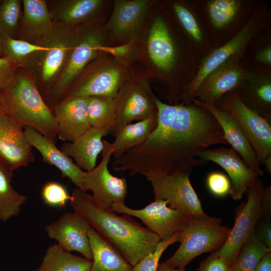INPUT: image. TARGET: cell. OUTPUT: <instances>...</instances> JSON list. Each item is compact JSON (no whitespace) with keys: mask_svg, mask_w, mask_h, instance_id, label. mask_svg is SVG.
I'll list each match as a JSON object with an SVG mask.
<instances>
[{"mask_svg":"<svg viewBox=\"0 0 271 271\" xmlns=\"http://www.w3.org/2000/svg\"><path fill=\"white\" fill-rule=\"evenodd\" d=\"M103 3L102 0L59 1L50 13L55 22L77 26L91 22Z\"/></svg>","mask_w":271,"mask_h":271,"instance_id":"30","label":"cell"},{"mask_svg":"<svg viewBox=\"0 0 271 271\" xmlns=\"http://www.w3.org/2000/svg\"><path fill=\"white\" fill-rule=\"evenodd\" d=\"M214 106L230 113L238 121L260 165L270 174L271 122L249 108L236 89L224 94Z\"/></svg>","mask_w":271,"mask_h":271,"instance_id":"9","label":"cell"},{"mask_svg":"<svg viewBox=\"0 0 271 271\" xmlns=\"http://www.w3.org/2000/svg\"><path fill=\"white\" fill-rule=\"evenodd\" d=\"M89 99V97H77L64 100L52 108L59 139L73 142L89 128L87 111Z\"/></svg>","mask_w":271,"mask_h":271,"instance_id":"23","label":"cell"},{"mask_svg":"<svg viewBox=\"0 0 271 271\" xmlns=\"http://www.w3.org/2000/svg\"><path fill=\"white\" fill-rule=\"evenodd\" d=\"M193 2L215 48L225 43L243 28L258 3L254 0Z\"/></svg>","mask_w":271,"mask_h":271,"instance_id":"6","label":"cell"},{"mask_svg":"<svg viewBox=\"0 0 271 271\" xmlns=\"http://www.w3.org/2000/svg\"><path fill=\"white\" fill-rule=\"evenodd\" d=\"M0 104L3 111L23 128L33 127L55 142L57 124L54 112L30 76L17 72L0 91Z\"/></svg>","mask_w":271,"mask_h":271,"instance_id":"4","label":"cell"},{"mask_svg":"<svg viewBox=\"0 0 271 271\" xmlns=\"http://www.w3.org/2000/svg\"><path fill=\"white\" fill-rule=\"evenodd\" d=\"M254 234L264 245L271 249V221L260 218L256 224Z\"/></svg>","mask_w":271,"mask_h":271,"instance_id":"45","label":"cell"},{"mask_svg":"<svg viewBox=\"0 0 271 271\" xmlns=\"http://www.w3.org/2000/svg\"><path fill=\"white\" fill-rule=\"evenodd\" d=\"M165 200L157 199L141 209H133L124 203H115L111 207L114 212L135 216L157 235L160 240L167 241L182 230L188 216L181 211L168 206Z\"/></svg>","mask_w":271,"mask_h":271,"instance_id":"16","label":"cell"},{"mask_svg":"<svg viewBox=\"0 0 271 271\" xmlns=\"http://www.w3.org/2000/svg\"><path fill=\"white\" fill-rule=\"evenodd\" d=\"M18 66L4 57H0V91L13 80L17 73Z\"/></svg>","mask_w":271,"mask_h":271,"instance_id":"44","label":"cell"},{"mask_svg":"<svg viewBox=\"0 0 271 271\" xmlns=\"http://www.w3.org/2000/svg\"><path fill=\"white\" fill-rule=\"evenodd\" d=\"M23 128L9 115L0 113V164L13 172L35 159Z\"/></svg>","mask_w":271,"mask_h":271,"instance_id":"18","label":"cell"},{"mask_svg":"<svg viewBox=\"0 0 271 271\" xmlns=\"http://www.w3.org/2000/svg\"><path fill=\"white\" fill-rule=\"evenodd\" d=\"M197 158L212 162L226 172L231 185L229 194L234 200L241 199L248 188L259 178L258 174L232 148L205 149L198 154Z\"/></svg>","mask_w":271,"mask_h":271,"instance_id":"20","label":"cell"},{"mask_svg":"<svg viewBox=\"0 0 271 271\" xmlns=\"http://www.w3.org/2000/svg\"><path fill=\"white\" fill-rule=\"evenodd\" d=\"M246 68L271 70V37L269 28L256 37L242 57Z\"/></svg>","mask_w":271,"mask_h":271,"instance_id":"34","label":"cell"},{"mask_svg":"<svg viewBox=\"0 0 271 271\" xmlns=\"http://www.w3.org/2000/svg\"><path fill=\"white\" fill-rule=\"evenodd\" d=\"M230 266L225 258L214 251L202 261L196 271H230Z\"/></svg>","mask_w":271,"mask_h":271,"instance_id":"43","label":"cell"},{"mask_svg":"<svg viewBox=\"0 0 271 271\" xmlns=\"http://www.w3.org/2000/svg\"><path fill=\"white\" fill-rule=\"evenodd\" d=\"M88 236L92 256L90 271H132L120 252L90 226Z\"/></svg>","mask_w":271,"mask_h":271,"instance_id":"29","label":"cell"},{"mask_svg":"<svg viewBox=\"0 0 271 271\" xmlns=\"http://www.w3.org/2000/svg\"><path fill=\"white\" fill-rule=\"evenodd\" d=\"M156 271H185V267L173 268L164 261L159 263Z\"/></svg>","mask_w":271,"mask_h":271,"instance_id":"48","label":"cell"},{"mask_svg":"<svg viewBox=\"0 0 271 271\" xmlns=\"http://www.w3.org/2000/svg\"><path fill=\"white\" fill-rule=\"evenodd\" d=\"M92 261L76 255L58 244L49 246L36 271H90Z\"/></svg>","mask_w":271,"mask_h":271,"instance_id":"32","label":"cell"},{"mask_svg":"<svg viewBox=\"0 0 271 271\" xmlns=\"http://www.w3.org/2000/svg\"><path fill=\"white\" fill-rule=\"evenodd\" d=\"M207 186L209 191L217 197H223L229 194L231 182L228 177L220 172H212L207 177Z\"/></svg>","mask_w":271,"mask_h":271,"instance_id":"41","label":"cell"},{"mask_svg":"<svg viewBox=\"0 0 271 271\" xmlns=\"http://www.w3.org/2000/svg\"><path fill=\"white\" fill-rule=\"evenodd\" d=\"M236 90L249 108L271 122V70L247 68Z\"/></svg>","mask_w":271,"mask_h":271,"instance_id":"24","label":"cell"},{"mask_svg":"<svg viewBox=\"0 0 271 271\" xmlns=\"http://www.w3.org/2000/svg\"><path fill=\"white\" fill-rule=\"evenodd\" d=\"M54 22L51 31L35 44L45 47L40 54V73L47 96L61 74L69 56L77 26Z\"/></svg>","mask_w":271,"mask_h":271,"instance_id":"11","label":"cell"},{"mask_svg":"<svg viewBox=\"0 0 271 271\" xmlns=\"http://www.w3.org/2000/svg\"><path fill=\"white\" fill-rule=\"evenodd\" d=\"M270 20V13L267 6L264 3L258 2L247 22L237 33L201 59L197 73L184 91L181 102H192L201 81L215 69L233 56L243 57L252 41L269 28Z\"/></svg>","mask_w":271,"mask_h":271,"instance_id":"5","label":"cell"},{"mask_svg":"<svg viewBox=\"0 0 271 271\" xmlns=\"http://www.w3.org/2000/svg\"><path fill=\"white\" fill-rule=\"evenodd\" d=\"M189 176L187 174L168 175L154 173L145 177L151 183L155 200L166 201L169 207L181 211L188 217L208 219L210 216L203 211Z\"/></svg>","mask_w":271,"mask_h":271,"instance_id":"10","label":"cell"},{"mask_svg":"<svg viewBox=\"0 0 271 271\" xmlns=\"http://www.w3.org/2000/svg\"><path fill=\"white\" fill-rule=\"evenodd\" d=\"M152 3L149 0L115 1L105 31L123 44L136 41Z\"/></svg>","mask_w":271,"mask_h":271,"instance_id":"19","label":"cell"},{"mask_svg":"<svg viewBox=\"0 0 271 271\" xmlns=\"http://www.w3.org/2000/svg\"><path fill=\"white\" fill-rule=\"evenodd\" d=\"M22 7L18 32L23 40L35 43L51 31L54 22L45 1L23 0Z\"/></svg>","mask_w":271,"mask_h":271,"instance_id":"28","label":"cell"},{"mask_svg":"<svg viewBox=\"0 0 271 271\" xmlns=\"http://www.w3.org/2000/svg\"><path fill=\"white\" fill-rule=\"evenodd\" d=\"M170 7L182 32L201 58L215 48L193 1L172 2Z\"/></svg>","mask_w":271,"mask_h":271,"instance_id":"26","label":"cell"},{"mask_svg":"<svg viewBox=\"0 0 271 271\" xmlns=\"http://www.w3.org/2000/svg\"><path fill=\"white\" fill-rule=\"evenodd\" d=\"M104 29L95 23L77 26L65 66L48 96L54 103L53 107L60 102L87 64L96 57L99 53L96 47L104 45Z\"/></svg>","mask_w":271,"mask_h":271,"instance_id":"8","label":"cell"},{"mask_svg":"<svg viewBox=\"0 0 271 271\" xmlns=\"http://www.w3.org/2000/svg\"><path fill=\"white\" fill-rule=\"evenodd\" d=\"M102 159L92 170L84 172L82 190L92 192V197L100 206L111 208L115 203H124L127 184L124 178L113 176L108 170V165L112 156V144L103 141Z\"/></svg>","mask_w":271,"mask_h":271,"instance_id":"14","label":"cell"},{"mask_svg":"<svg viewBox=\"0 0 271 271\" xmlns=\"http://www.w3.org/2000/svg\"><path fill=\"white\" fill-rule=\"evenodd\" d=\"M125 70L119 63H100L80 79H77L60 101L77 97L114 98L122 86L129 80L126 79Z\"/></svg>","mask_w":271,"mask_h":271,"instance_id":"13","label":"cell"},{"mask_svg":"<svg viewBox=\"0 0 271 271\" xmlns=\"http://www.w3.org/2000/svg\"><path fill=\"white\" fill-rule=\"evenodd\" d=\"M108 133V128L90 126L75 141L63 144L60 150L73 158L82 170L89 171L95 167L97 157L103 148L102 139Z\"/></svg>","mask_w":271,"mask_h":271,"instance_id":"27","label":"cell"},{"mask_svg":"<svg viewBox=\"0 0 271 271\" xmlns=\"http://www.w3.org/2000/svg\"><path fill=\"white\" fill-rule=\"evenodd\" d=\"M45 47L23 40L7 38L4 39L3 57L18 67L35 54L45 51Z\"/></svg>","mask_w":271,"mask_h":271,"instance_id":"38","label":"cell"},{"mask_svg":"<svg viewBox=\"0 0 271 271\" xmlns=\"http://www.w3.org/2000/svg\"><path fill=\"white\" fill-rule=\"evenodd\" d=\"M246 71L241 56L231 57L203 79L194 93V99L215 105L224 94L236 89Z\"/></svg>","mask_w":271,"mask_h":271,"instance_id":"17","label":"cell"},{"mask_svg":"<svg viewBox=\"0 0 271 271\" xmlns=\"http://www.w3.org/2000/svg\"><path fill=\"white\" fill-rule=\"evenodd\" d=\"M70 203L74 212L84 217L132 266L154 251L161 241L157 235L130 215L119 216L111 209L100 206L92 195L80 188L74 189Z\"/></svg>","mask_w":271,"mask_h":271,"instance_id":"3","label":"cell"},{"mask_svg":"<svg viewBox=\"0 0 271 271\" xmlns=\"http://www.w3.org/2000/svg\"><path fill=\"white\" fill-rule=\"evenodd\" d=\"M4 55V38L0 36V57Z\"/></svg>","mask_w":271,"mask_h":271,"instance_id":"49","label":"cell"},{"mask_svg":"<svg viewBox=\"0 0 271 271\" xmlns=\"http://www.w3.org/2000/svg\"><path fill=\"white\" fill-rule=\"evenodd\" d=\"M264 185L258 178L246 191L247 200L235 210V223L224 245L214 252L225 258L229 266L240 248L254 232L256 224L261 217L260 201Z\"/></svg>","mask_w":271,"mask_h":271,"instance_id":"12","label":"cell"},{"mask_svg":"<svg viewBox=\"0 0 271 271\" xmlns=\"http://www.w3.org/2000/svg\"><path fill=\"white\" fill-rule=\"evenodd\" d=\"M13 172L0 164V221H6L19 214L27 200L12 185Z\"/></svg>","mask_w":271,"mask_h":271,"instance_id":"33","label":"cell"},{"mask_svg":"<svg viewBox=\"0 0 271 271\" xmlns=\"http://www.w3.org/2000/svg\"><path fill=\"white\" fill-rule=\"evenodd\" d=\"M270 252L271 249L264 245L253 232L241 246L230 266V271H253L261 259Z\"/></svg>","mask_w":271,"mask_h":271,"instance_id":"36","label":"cell"},{"mask_svg":"<svg viewBox=\"0 0 271 271\" xmlns=\"http://www.w3.org/2000/svg\"><path fill=\"white\" fill-rule=\"evenodd\" d=\"M157 113L134 123H129L120 129L115 135L111 143L112 156L117 159L127 150L142 144L156 128Z\"/></svg>","mask_w":271,"mask_h":271,"instance_id":"31","label":"cell"},{"mask_svg":"<svg viewBox=\"0 0 271 271\" xmlns=\"http://www.w3.org/2000/svg\"><path fill=\"white\" fill-rule=\"evenodd\" d=\"M22 1L4 0L0 3V36L15 38L22 17Z\"/></svg>","mask_w":271,"mask_h":271,"instance_id":"37","label":"cell"},{"mask_svg":"<svg viewBox=\"0 0 271 271\" xmlns=\"http://www.w3.org/2000/svg\"><path fill=\"white\" fill-rule=\"evenodd\" d=\"M253 271H271V252L261 259Z\"/></svg>","mask_w":271,"mask_h":271,"instance_id":"47","label":"cell"},{"mask_svg":"<svg viewBox=\"0 0 271 271\" xmlns=\"http://www.w3.org/2000/svg\"><path fill=\"white\" fill-rule=\"evenodd\" d=\"M89 227V223L82 216L69 212L47 225L45 229L48 236L55 240L64 250L78 251L84 257L92 260L88 236Z\"/></svg>","mask_w":271,"mask_h":271,"instance_id":"21","label":"cell"},{"mask_svg":"<svg viewBox=\"0 0 271 271\" xmlns=\"http://www.w3.org/2000/svg\"><path fill=\"white\" fill-rule=\"evenodd\" d=\"M155 95L145 81H126L114 98L116 118L111 134L115 136L123 126L133 121L142 120L156 113Z\"/></svg>","mask_w":271,"mask_h":271,"instance_id":"15","label":"cell"},{"mask_svg":"<svg viewBox=\"0 0 271 271\" xmlns=\"http://www.w3.org/2000/svg\"><path fill=\"white\" fill-rule=\"evenodd\" d=\"M261 218L271 221V187H264L260 201Z\"/></svg>","mask_w":271,"mask_h":271,"instance_id":"46","label":"cell"},{"mask_svg":"<svg viewBox=\"0 0 271 271\" xmlns=\"http://www.w3.org/2000/svg\"><path fill=\"white\" fill-rule=\"evenodd\" d=\"M24 131L27 142L40 153L44 162L56 167L63 177L68 178L76 187L82 189L85 171L59 150L51 139L30 126H25Z\"/></svg>","mask_w":271,"mask_h":271,"instance_id":"25","label":"cell"},{"mask_svg":"<svg viewBox=\"0 0 271 271\" xmlns=\"http://www.w3.org/2000/svg\"><path fill=\"white\" fill-rule=\"evenodd\" d=\"M182 235V230H181L170 239L161 241L154 251L149 253L132 266V271H156L160 258L164 251L171 244L180 242Z\"/></svg>","mask_w":271,"mask_h":271,"instance_id":"40","label":"cell"},{"mask_svg":"<svg viewBox=\"0 0 271 271\" xmlns=\"http://www.w3.org/2000/svg\"><path fill=\"white\" fill-rule=\"evenodd\" d=\"M154 100L156 128L142 144L115 160L114 171L144 176L154 173L190 175L194 168L207 163L197 158L200 152L227 144L221 127L206 109L193 101L170 104L156 95Z\"/></svg>","mask_w":271,"mask_h":271,"instance_id":"1","label":"cell"},{"mask_svg":"<svg viewBox=\"0 0 271 271\" xmlns=\"http://www.w3.org/2000/svg\"><path fill=\"white\" fill-rule=\"evenodd\" d=\"M196 104L208 110L215 117L223 131L227 144L241 157L245 164L255 171L259 176L264 172L256 154L245 133L236 118L230 113L216 107L202 103L194 99Z\"/></svg>","mask_w":271,"mask_h":271,"instance_id":"22","label":"cell"},{"mask_svg":"<svg viewBox=\"0 0 271 271\" xmlns=\"http://www.w3.org/2000/svg\"><path fill=\"white\" fill-rule=\"evenodd\" d=\"M222 223V220L216 217L206 219L188 217L178 249L165 262L173 268L185 267L199 255L219 250L231 230Z\"/></svg>","mask_w":271,"mask_h":271,"instance_id":"7","label":"cell"},{"mask_svg":"<svg viewBox=\"0 0 271 271\" xmlns=\"http://www.w3.org/2000/svg\"><path fill=\"white\" fill-rule=\"evenodd\" d=\"M135 44L136 41H131L116 46L101 45L96 47V50L99 52L109 54L119 61H121L123 59H126L132 54Z\"/></svg>","mask_w":271,"mask_h":271,"instance_id":"42","label":"cell"},{"mask_svg":"<svg viewBox=\"0 0 271 271\" xmlns=\"http://www.w3.org/2000/svg\"><path fill=\"white\" fill-rule=\"evenodd\" d=\"M4 112L3 109H2V108L1 107V105L0 104V113H1L2 112Z\"/></svg>","mask_w":271,"mask_h":271,"instance_id":"50","label":"cell"},{"mask_svg":"<svg viewBox=\"0 0 271 271\" xmlns=\"http://www.w3.org/2000/svg\"><path fill=\"white\" fill-rule=\"evenodd\" d=\"M114 98L89 97L87 111L90 126L107 128L111 133L116 118Z\"/></svg>","mask_w":271,"mask_h":271,"instance_id":"35","label":"cell"},{"mask_svg":"<svg viewBox=\"0 0 271 271\" xmlns=\"http://www.w3.org/2000/svg\"><path fill=\"white\" fill-rule=\"evenodd\" d=\"M41 196L45 204L58 208L64 207L71 199L66 187L55 181L48 182L43 186Z\"/></svg>","mask_w":271,"mask_h":271,"instance_id":"39","label":"cell"},{"mask_svg":"<svg viewBox=\"0 0 271 271\" xmlns=\"http://www.w3.org/2000/svg\"><path fill=\"white\" fill-rule=\"evenodd\" d=\"M165 14H157L152 21L147 51L156 75L167 85L165 98L175 104L195 78L201 58L185 37L179 39L175 35Z\"/></svg>","mask_w":271,"mask_h":271,"instance_id":"2","label":"cell"}]
</instances>
